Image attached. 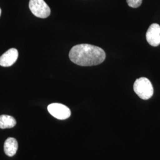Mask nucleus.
<instances>
[{"mask_svg": "<svg viewBox=\"0 0 160 160\" xmlns=\"http://www.w3.org/2000/svg\"><path fill=\"white\" fill-rule=\"evenodd\" d=\"M70 60L80 66H94L102 63L106 53L100 47L89 44H80L73 46L69 53Z\"/></svg>", "mask_w": 160, "mask_h": 160, "instance_id": "f257e3e1", "label": "nucleus"}, {"mask_svg": "<svg viewBox=\"0 0 160 160\" xmlns=\"http://www.w3.org/2000/svg\"><path fill=\"white\" fill-rule=\"evenodd\" d=\"M133 90L139 97L148 100L154 94V88L151 81L145 77L138 78L134 82Z\"/></svg>", "mask_w": 160, "mask_h": 160, "instance_id": "f03ea898", "label": "nucleus"}, {"mask_svg": "<svg viewBox=\"0 0 160 160\" xmlns=\"http://www.w3.org/2000/svg\"><path fill=\"white\" fill-rule=\"evenodd\" d=\"M29 8L36 17L45 18L51 14V9L44 0H30Z\"/></svg>", "mask_w": 160, "mask_h": 160, "instance_id": "7ed1b4c3", "label": "nucleus"}, {"mask_svg": "<svg viewBox=\"0 0 160 160\" xmlns=\"http://www.w3.org/2000/svg\"><path fill=\"white\" fill-rule=\"evenodd\" d=\"M48 110L52 116L59 120L67 119L71 114L70 109L61 103H52L48 106Z\"/></svg>", "mask_w": 160, "mask_h": 160, "instance_id": "20e7f679", "label": "nucleus"}, {"mask_svg": "<svg viewBox=\"0 0 160 160\" xmlns=\"http://www.w3.org/2000/svg\"><path fill=\"white\" fill-rule=\"evenodd\" d=\"M146 39L150 45L158 46L160 44V26L158 24L153 23L149 28L147 33Z\"/></svg>", "mask_w": 160, "mask_h": 160, "instance_id": "39448f33", "label": "nucleus"}, {"mask_svg": "<svg viewBox=\"0 0 160 160\" xmlns=\"http://www.w3.org/2000/svg\"><path fill=\"white\" fill-rule=\"evenodd\" d=\"M18 57V52L16 49L12 48L8 49L0 57V65L8 67L16 62Z\"/></svg>", "mask_w": 160, "mask_h": 160, "instance_id": "423d86ee", "label": "nucleus"}, {"mask_svg": "<svg viewBox=\"0 0 160 160\" xmlns=\"http://www.w3.org/2000/svg\"><path fill=\"white\" fill-rule=\"evenodd\" d=\"M4 149L6 154L9 157H12L16 154L18 149L17 140L13 138H8L4 145Z\"/></svg>", "mask_w": 160, "mask_h": 160, "instance_id": "0eeeda50", "label": "nucleus"}, {"mask_svg": "<svg viewBox=\"0 0 160 160\" xmlns=\"http://www.w3.org/2000/svg\"><path fill=\"white\" fill-rule=\"evenodd\" d=\"M16 125V120L11 116L1 115L0 116V128L7 129L12 128Z\"/></svg>", "mask_w": 160, "mask_h": 160, "instance_id": "6e6552de", "label": "nucleus"}, {"mask_svg": "<svg viewBox=\"0 0 160 160\" xmlns=\"http://www.w3.org/2000/svg\"><path fill=\"white\" fill-rule=\"evenodd\" d=\"M128 5L132 8H138L141 5L142 0H126Z\"/></svg>", "mask_w": 160, "mask_h": 160, "instance_id": "1a4fd4ad", "label": "nucleus"}, {"mask_svg": "<svg viewBox=\"0 0 160 160\" xmlns=\"http://www.w3.org/2000/svg\"><path fill=\"white\" fill-rule=\"evenodd\" d=\"M1 8H0V16H1Z\"/></svg>", "mask_w": 160, "mask_h": 160, "instance_id": "9d476101", "label": "nucleus"}]
</instances>
